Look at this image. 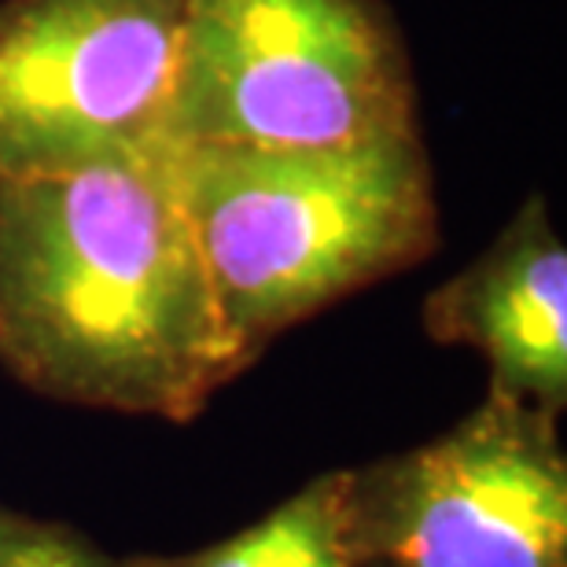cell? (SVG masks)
<instances>
[{"label": "cell", "mask_w": 567, "mask_h": 567, "mask_svg": "<svg viewBox=\"0 0 567 567\" xmlns=\"http://www.w3.org/2000/svg\"><path fill=\"white\" fill-rule=\"evenodd\" d=\"M0 365L41 399L174 424L251 369L166 141L0 181Z\"/></svg>", "instance_id": "6da1fadb"}, {"label": "cell", "mask_w": 567, "mask_h": 567, "mask_svg": "<svg viewBox=\"0 0 567 567\" xmlns=\"http://www.w3.org/2000/svg\"><path fill=\"white\" fill-rule=\"evenodd\" d=\"M169 163L236 343L288 328L439 251L421 130L336 147H174Z\"/></svg>", "instance_id": "7a4b0ae2"}, {"label": "cell", "mask_w": 567, "mask_h": 567, "mask_svg": "<svg viewBox=\"0 0 567 567\" xmlns=\"http://www.w3.org/2000/svg\"><path fill=\"white\" fill-rule=\"evenodd\" d=\"M421 130L383 0H185L163 141L336 147Z\"/></svg>", "instance_id": "3957f363"}, {"label": "cell", "mask_w": 567, "mask_h": 567, "mask_svg": "<svg viewBox=\"0 0 567 567\" xmlns=\"http://www.w3.org/2000/svg\"><path fill=\"white\" fill-rule=\"evenodd\" d=\"M549 416L508 394L442 435L350 468L361 567H567V453Z\"/></svg>", "instance_id": "277c9868"}, {"label": "cell", "mask_w": 567, "mask_h": 567, "mask_svg": "<svg viewBox=\"0 0 567 567\" xmlns=\"http://www.w3.org/2000/svg\"><path fill=\"white\" fill-rule=\"evenodd\" d=\"M185 0H0V181L163 144Z\"/></svg>", "instance_id": "5b68a950"}, {"label": "cell", "mask_w": 567, "mask_h": 567, "mask_svg": "<svg viewBox=\"0 0 567 567\" xmlns=\"http://www.w3.org/2000/svg\"><path fill=\"white\" fill-rule=\"evenodd\" d=\"M424 332L475 350L486 391L549 416L567 410V251L546 199L527 196L472 266L427 295Z\"/></svg>", "instance_id": "8992f818"}, {"label": "cell", "mask_w": 567, "mask_h": 567, "mask_svg": "<svg viewBox=\"0 0 567 567\" xmlns=\"http://www.w3.org/2000/svg\"><path fill=\"white\" fill-rule=\"evenodd\" d=\"M350 468L313 475L258 524L185 557H137L126 567H361L350 546Z\"/></svg>", "instance_id": "52a82bcc"}, {"label": "cell", "mask_w": 567, "mask_h": 567, "mask_svg": "<svg viewBox=\"0 0 567 567\" xmlns=\"http://www.w3.org/2000/svg\"><path fill=\"white\" fill-rule=\"evenodd\" d=\"M0 567H126L82 530L0 505Z\"/></svg>", "instance_id": "ba28073f"}]
</instances>
